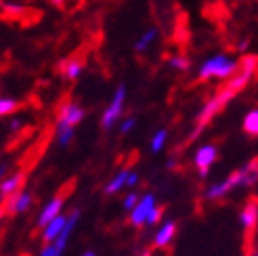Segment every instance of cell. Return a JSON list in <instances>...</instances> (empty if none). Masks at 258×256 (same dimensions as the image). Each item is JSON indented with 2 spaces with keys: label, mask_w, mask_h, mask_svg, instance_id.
Listing matches in <instances>:
<instances>
[{
  "label": "cell",
  "mask_w": 258,
  "mask_h": 256,
  "mask_svg": "<svg viewBox=\"0 0 258 256\" xmlns=\"http://www.w3.org/2000/svg\"><path fill=\"white\" fill-rule=\"evenodd\" d=\"M78 221H80V210H74V212H70V214H68L66 229H63V233L55 239V244H57L61 250H66V246H68V241H70L72 233L76 231V225H78Z\"/></svg>",
  "instance_id": "2e32d148"
},
{
  "label": "cell",
  "mask_w": 258,
  "mask_h": 256,
  "mask_svg": "<svg viewBox=\"0 0 258 256\" xmlns=\"http://www.w3.org/2000/svg\"><path fill=\"white\" fill-rule=\"evenodd\" d=\"M124 103H126V86L118 84V88H115L111 95V101L107 103L105 111H103V116H101L103 131H111V128L120 122L122 113H124Z\"/></svg>",
  "instance_id": "277c9868"
},
{
  "label": "cell",
  "mask_w": 258,
  "mask_h": 256,
  "mask_svg": "<svg viewBox=\"0 0 258 256\" xmlns=\"http://www.w3.org/2000/svg\"><path fill=\"white\" fill-rule=\"evenodd\" d=\"M25 13V7L23 5H17V3H7L3 0V15L9 17V19H15V17H21Z\"/></svg>",
  "instance_id": "44dd1931"
},
{
  "label": "cell",
  "mask_w": 258,
  "mask_h": 256,
  "mask_svg": "<svg viewBox=\"0 0 258 256\" xmlns=\"http://www.w3.org/2000/svg\"><path fill=\"white\" fill-rule=\"evenodd\" d=\"M86 118V111L82 105L74 103V101H68L59 107V113H57V122H63V124H70V126H78L82 120Z\"/></svg>",
  "instance_id": "9c48e42d"
},
{
  "label": "cell",
  "mask_w": 258,
  "mask_h": 256,
  "mask_svg": "<svg viewBox=\"0 0 258 256\" xmlns=\"http://www.w3.org/2000/svg\"><path fill=\"white\" fill-rule=\"evenodd\" d=\"M131 168H122V170H118L115 172L109 181H107V185H105V191L103 194L105 196H113V194H118V191H122L124 187H128V176H131Z\"/></svg>",
  "instance_id": "4fadbf2b"
},
{
  "label": "cell",
  "mask_w": 258,
  "mask_h": 256,
  "mask_svg": "<svg viewBox=\"0 0 258 256\" xmlns=\"http://www.w3.org/2000/svg\"><path fill=\"white\" fill-rule=\"evenodd\" d=\"M137 120L131 116V118H124V122L120 124V135H128V133H133V128H135Z\"/></svg>",
  "instance_id": "484cf974"
},
{
  "label": "cell",
  "mask_w": 258,
  "mask_h": 256,
  "mask_svg": "<svg viewBox=\"0 0 258 256\" xmlns=\"http://www.w3.org/2000/svg\"><path fill=\"white\" fill-rule=\"evenodd\" d=\"M141 256H151V252H149V250H145V252H143V254H141Z\"/></svg>",
  "instance_id": "836d02e7"
},
{
  "label": "cell",
  "mask_w": 258,
  "mask_h": 256,
  "mask_svg": "<svg viewBox=\"0 0 258 256\" xmlns=\"http://www.w3.org/2000/svg\"><path fill=\"white\" fill-rule=\"evenodd\" d=\"M166 141H168V131H166V128H160V131L151 137L149 149H151L153 153H160V151L164 149V145H166Z\"/></svg>",
  "instance_id": "ffe728a7"
},
{
  "label": "cell",
  "mask_w": 258,
  "mask_h": 256,
  "mask_svg": "<svg viewBox=\"0 0 258 256\" xmlns=\"http://www.w3.org/2000/svg\"><path fill=\"white\" fill-rule=\"evenodd\" d=\"M254 256H258V250H256V254H254Z\"/></svg>",
  "instance_id": "e575fe53"
},
{
  "label": "cell",
  "mask_w": 258,
  "mask_h": 256,
  "mask_svg": "<svg viewBox=\"0 0 258 256\" xmlns=\"http://www.w3.org/2000/svg\"><path fill=\"white\" fill-rule=\"evenodd\" d=\"M216 160H218V147L212 143H206V145L198 147L196 153H193V166H196L200 176H208V172Z\"/></svg>",
  "instance_id": "5b68a950"
},
{
  "label": "cell",
  "mask_w": 258,
  "mask_h": 256,
  "mask_svg": "<svg viewBox=\"0 0 258 256\" xmlns=\"http://www.w3.org/2000/svg\"><path fill=\"white\" fill-rule=\"evenodd\" d=\"M139 200H141V198L135 194V191H131V194H126V196H124V200H122V208H124L126 212L135 210V206L139 204Z\"/></svg>",
  "instance_id": "d4e9b609"
},
{
  "label": "cell",
  "mask_w": 258,
  "mask_h": 256,
  "mask_svg": "<svg viewBox=\"0 0 258 256\" xmlns=\"http://www.w3.org/2000/svg\"><path fill=\"white\" fill-rule=\"evenodd\" d=\"M246 48H248V42H246V40L239 42V50H246Z\"/></svg>",
  "instance_id": "1f68e13d"
},
{
  "label": "cell",
  "mask_w": 258,
  "mask_h": 256,
  "mask_svg": "<svg viewBox=\"0 0 258 256\" xmlns=\"http://www.w3.org/2000/svg\"><path fill=\"white\" fill-rule=\"evenodd\" d=\"M239 225L248 235L258 227V200H250L239 212Z\"/></svg>",
  "instance_id": "8fae6325"
},
{
  "label": "cell",
  "mask_w": 258,
  "mask_h": 256,
  "mask_svg": "<svg viewBox=\"0 0 258 256\" xmlns=\"http://www.w3.org/2000/svg\"><path fill=\"white\" fill-rule=\"evenodd\" d=\"M174 166H176V160H168V162H166V168H174Z\"/></svg>",
  "instance_id": "f546056e"
},
{
  "label": "cell",
  "mask_w": 258,
  "mask_h": 256,
  "mask_svg": "<svg viewBox=\"0 0 258 256\" xmlns=\"http://www.w3.org/2000/svg\"><path fill=\"white\" fill-rule=\"evenodd\" d=\"M168 66H170L172 70H176V72H187L191 63H189V59L183 57V55H174V57L168 59Z\"/></svg>",
  "instance_id": "603a6c76"
},
{
  "label": "cell",
  "mask_w": 258,
  "mask_h": 256,
  "mask_svg": "<svg viewBox=\"0 0 258 256\" xmlns=\"http://www.w3.org/2000/svg\"><path fill=\"white\" fill-rule=\"evenodd\" d=\"M160 221H162V206L158 204V206H156V210H153V212H151V216H149L147 227H151V225H158Z\"/></svg>",
  "instance_id": "4316f807"
},
{
  "label": "cell",
  "mask_w": 258,
  "mask_h": 256,
  "mask_svg": "<svg viewBox=\"0 0 258 256\" xmlns=\"http://www.w3.org/2000/svg\"><path fill=\"white\" fill-rule=\"evenodd\" d=\"M256 72H258V55H246L239 61V72L233 76V78H229L227 84L223 88H218L200 109L198 118H196V128H193V133L189 135V141L198 139L204 133V128L212 122V118L218 116V113H221L231 101L250 84V80L256 76Z\"/></svg>",
  "instance_id": "6da1fadb"
},
{
  "label": "cell",
  "mask_w": 258,
  "mask_h": 256,
  "mask_svg": "<svg viewBox=\"0 0 258 256\" xmlns=\"http://www.w3.org/2000/svg\"><path fill=\"white\" fill-rule=\"evenodd\" d=\"M158 36H160L158 28H149V30H145L143 34H141V36L137 38V42H135V50H137V53H147V50L151 48V44L158 40Z\"/></svg>",
  "instance_id": "e0dca14e"
},
{
  "label": "cell",
  "mask_w": 258,
  "mask_h": 256,
  "mask_svg": "<svg viewBox=\"0 0 258 256\" xmlns=\"http://www.w3.org/2000/svg\"><path fill=\"white\" fill-rule=\"evenodd\" d=\"M63 254V250L55 244V241H50V244H44L42 248H40V252H38V256H61Z\"/></svg>",
  "instance_id": "cb8c5ba5"
},
{
  "label": "cell",
  "mask_w": 258,
  "mask_h": 256,
  "mask_svg": "<svg viewBox=\"0 0 258 256\" xmlns=\"http://www.w3.org/2000/svg\"><path fill=\"white\" fill-rule=\"evenodd\" d=\"M66 198L68 194H61V196H55L53 200H48L44 206L40 208V212H38V219H36V227L38 229H44L48 223H53L57 216H61L63 212V206H66Z\"/></svg>",
  "instance_id": "52a82bcc"
},
{
  "label": "cell",
  "mask_w": 258,
  "mask_h": 256,
  "mask_svg": "<svg viewBox=\"0 0 258 256\" xmlns=\"http://www.w3.org/2000/svg\"><path fill=\"white\" fill-rule=\"evenodd\" d=\"M156 206H158V202H156V196H153V194L141 196V200H139V204L135 206V210L128 212V221H131V225L133 227L147 225L149 216H151L153 210H156Z\"/></svg>",
  "instance_id": "8992f818"
},
{
  "label": "cell",
  "mask_w": 258,
  "mask_h": 256,
  "mask_svg": "<svg viewBox=\"0 0 258 256\" xmlns=\"http://www.w3.org/2000/svg\"><path fill=\"white\" fill-rule=\"evenodd\" d=\"M55 135H57V143H59L61 147H68V145L72 143L74 135H76V126L57 122V124H55Z\"/></svg>",
  "instance_id": "ac0fdd59"
},
{
  "label": "cell",
  "mask_w": 258,
  "mask_h": 256,
  "mask_svg": "<svg viewBox=\"0 0 258 256\" xmlns=\"http://www.w3.org/2000/svg\"><path fill=\"white\" fill-rule=\"evenodd\" d=\"M59 70H61V76L66 78L68 82H74V80H78L80 76H82V72H84V63L80 61V59H68V61H63L61 66H59Z\"/></svg>",
  "instance_id": "9a60e30c"
},
{
  "label": "cell",
  "mask_w": 258,
  "mask_h": 256,
  "mask_svg": "<svg viewBox=\"0 0 258 256\" xmlns=\"http://www.w3.org/2000/svg\"><path fill=\"white\" fill-rule=\"evenodd\" d=\"M256 183H258V158L246 162L241 168L233 170L225 178V181L208 185V189L204 191V198L210 200V202H218V200H223L225 196H229L231 191L237 189V187H252Z\"/></svg>",
  "instance_id": "7a4b0ae2"
},
{
  "label": "cell",
  "mask_w": 258,
  "mask_h": 256,
  "mask_svg": "<svg viewBox=\"0 0 258 256\" xmlns=\"http://www.w3.org/2000/svg\"><path fill=\"white\" fill-rule=\"evenodd\" d=\"M23 183H25V172L23 170H17V172H13L11 176L3 178V183H0V198H3V202L9 200L11 196L19 194Z\"/></svg>",
  "instance_id": "7c38bea8"
},
{
  "label": "cell",
  "mask_w": 258,
  "mask_h": 256,
  "mask_svg": "<svg viewBox=\"0 0 258 256\" xmlns=\"http://www.w3.org/2000/svg\"><path fill=\"white\" fill-rule=\"evenodd\" d=\"M82 256H95V252H93V250H88V252H84Z\"/></svg>",
  "instance_id": "d6a6232c"
},
{
  "label": "cell",
  "mask_w": 258,
  "mask_h": 256,
  "mask_svg": "<svg viewBox=\"0 0 258 256\" xmlns=\"http://www.w3.org/2000/svg\"><path fill=\"white\" fill-rule=\"evenodd\" d=\"M21 126H23V122H21L19 118H13V120L9 122V126H7V128H9V133H17Z\"/></svg>",
  "instance_id": "83f0119b"
},
{
  "label": "cell",
  "mask_w": 258,
  "mask_h": 256,
  "mask_svg": "<svg viewBox=\"0 0 258 256\" xmlns=\"http://www.w3.org/2000/svg\"><path fill=\"white\" fill-rule=\"evenodd\" d=\"M48 3H50V5H55V7H61V5H63V0H48Z\"/></svg>",
  "instance_id": "4dcf8cb0"
},
{
  "label": "cell",
  "mask_w": 258,
  "mask_h": 256,
  "mask_svg": "<svg viewBox=\"0 0 258 256\" xmlns=\"http://www.w3.org/2000/svg\"><path fill=\"white\" fill-rule=\"evenodd\" d=\"M137 183H139V174L133 170L131 172V176H128V189H133V187H137Z\"/></svg>",
  "instance_id": "f1b7e54d"
},
{
  "label": "cell",
  "mask_w": 258,
  "mask_h": 256,
  "mask_svg": "<svg viewBox=\"0 0 258 256\" xmlns=\"http://www.w3.org/2000/svg\"><path fill=\"white\" fill-rule=\"evenodd\" d=\"M32 204H34V196L30 194V191L21 189L19 194L11 196L9 200H5L3 212H5L7 216H17V214H23V212H28V210L32 208Z\"/></svg>",
  "instance_id": "ba28073f"
},
{
  "label": "cell",
  "mask_w": 258,
  "mask_h": 256,
  "mask_svg": "<svg viewBox=\"0 0 258 256\" xmlns=\"http://www.w3.org/2000/svg\"><path fill=\"white\" fill-rule=\"evenodd\" d=\"M66 223H68V214H61L53 223H48L44 229H42V241L44 244H50V241H55L61 233L63 229H66Z\"/></svg>",
  "instance_id": "5bb4252c"
},
{
  "label": "cell",
  "mask_w": 258,
  "mask_h": 256,
  "mask_svg": "<svg viewBox=\"0 0 258 256\" xmlns=\"http://www.w3.org/2000/svg\"><path fill=\"white\" fill-rule=\"evenodd\" d=\"M243 133L248 137H258V109H250L243 116Z\"/></svg>",
  "instance_id": "d6986e66"
},
{
  "label": "cell",
  "mask_w": 258,
  "mask_h": 256,
  "mask_svg": "<svg viewBox=\"0 0 258 256\" xmlns=\"http://www.w3.org/2000/svg\"><path fill=\"white\" fill-rule=\"evenodd\" d=\"M17 109H19V101L17 99H13V97H3L0 99V116L7 118Z\"/></svg>",
  "instance_id": "7402d4cb"
},
{
  "label": "cell",
  "mask_w": 258,
  "mask_h": 256,
  "mask_svg": "<svg viewBox=\"0 0 258 256\" xmlns=\"http://www.w3.org/2000/svg\"><path fill=\"white\" fill-rule=\"evenodd\" d=\"M176 221H164L160 227H158V231L153 233V246L156 248H168L172 241H174V235H176Z\"/></svg>",
  "instance_id": "30bf717a"
},
{
  "label": "cell",
  "mask_w": 258,
  "mask_h": 256,
  "mask_svg": "<svg viewBox=\"0 0 258 256\" xmlns=\"http://www.w3.org/2000/svg\"><path fill=\"white\" fill-rule=\"evenodd\" d=\"M237 72H239V61H235L229 55L216 53L200 66L198 80H202V82H206V80H229V78H233Z\"/></svg>",
  "instance_id": "3957f363"
}]
</instances>
